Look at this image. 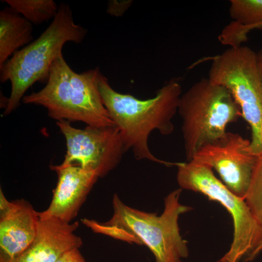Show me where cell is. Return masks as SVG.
<instances>
[{"instance_id":"6da1fadb","label":"cell","mask_w":262,"mask_h":262,"mask_svg":"<svg viewBox=\"0 0 262 262\" xmlns=\"http://www.w3.org/2000/svg\"><path fill=\"white\" fill-rule=\"evenodd\" d=\"M182 190L179 188L167 195L160 215L130 207L115 194L113 213L109 220L99 222L84 218L81 222L95 233L146 246L156 262H180L188 256L189 250L187 242L180 235L178 221L181 214L193 209L180 203Z\"/></svg>"},{"instance_id":"7a4b0ae2","label":"cell","mask_w":262,"mask_h":262,"mask_svg":"<svg viewBox=\"0 0 262 262\" xmlns=\"http://www.w3.org/2000/svg\"><path fill=\"white\" fill-rule=\"evenodd\" d=\"M98 88L103 104L118 130L126 152L131 150L137 160L174 165V163L161 160L151 152L148 139L155 130L164 135L173 132L172 119L178 112L182 95L180 80H170L154 97L146 99L115 91L102 74Z\"/></svg>"},{"instance_id":"3957f363","label":"cell","mask_w":262,"mask_h":262,"mask_svg":"<svg viewBox=\"0 0 262 262\" xmlns=\"http://www.w3.org/2000/svg\"><path fill=\"white\" fill-rule=\"evenodd\" d=\"M101 74L98 67L77 73L62 55L52 63L45 86L24 96L22 102L45 107L49 116L57 121H81L97 127L114 126L99 92Z\"/></svg>"},{"instance_id":"277c9868","label":"cell","mask_w":262,"mask_h":262,"mask_svg":"<svg viewBox=\"0 0 262 262\" xmlns=\"http://www.w3.org/2000/svg\"><path fill=\"white\" fill-rule=\"evenodd\" d=\"M87 30L75 23L70 6L61 2L55 17L35 40L16 51L0 68L1 83L10 81L11 92L4 110L7 115L16 108L25 92L36 82H46L53 61L62 55L68 42L81 43Z\"/></svg>"},{"instance_id":"5b68a950","label":"cell","mask_w":262,"mask_h":262,"mask_svg":"<svg viewBox=\"0 0 262 262\" xmlns=\"http://www.w3.org/2000/svg\"><path fill=\"white\" fill-rule=\"evenodd\" d=\"M178 112L187 161L205 145L225 137L228 125L241 115L228 90L208 78L201 79L182 94Z\"/></svg>"},{"instance_id":"8992f818","label":"cell","mask_w":262,"mask_h":262,"mask_svg":"<svg viewBox=\"0 0 262 262\" xmlns=\"http://www.w3.org/2000/svg\"><path fill=\"white\" fill-rule=\"evenodd\" d=\"M180 188L199 193L221 204L230 213L233 234L229 249L218 262H245L262 237V226L245 199L231 192L213 173V169L194 160L176 163Z\"/></svg>"},{"instance_id":"52a82bcc","label":"cell","mask_w":262,"mask_h":262,"mask_svg":"<svg viewBox=\"0 0 262 262\" xmlns=\"http://www.w3.org/2000/svg\"><path fill=\"white\" fill-rule=\"evenodd\" d=\"M208 79L230 92L250 127L251 152L262 154V80L257 52L247 46L230 47L212 58Z\"/></svg>"},{"instance_id":"ba28073f","label":"cell","mask_w":262,"mask_h":262,"mask_svg":"<svg viewBox=\"0 0 262 262\" xmlns=\"http://www.w3.org/2000/svg\"><path fill=\"white\" fill-rule=\"evenodd\" d=\"M70 123L64 120L56 122L67 148L64 160L56 166L77 165L104 177L119 164L126 152L118 129L115 126H87L79 129Z\"/></svg>"},{"instance_id":"9c48e42d","label":"cell","mask_w":262,"mask_h":262,"mask_svg":"<svg viewBox=\"0 0 262 262\" xmlns=\"http://www.w3.org/2000/svg\"><path fill=\"white\" fill-rule=\"evenodd\" d=\"M257 159L250 141L227 132L222 139L201 147L191 160L214 169L231 192L245 199Z\"/></svg>"},{"instance_id":"30bf717a","label":"cell","mask_w":262,"mask_h":262,"mask_svg":"<svg viewBox=\"0 0 262 262\" xmlns=\"http://www.w3.org/2000/svg\"><path fill=\"white\" fill-rule=\"evenodd\" d=\"M39 212L24 199L10 201L0 189V262H17L32 243Z\"/></svg>"},{"instance_id":"8fae6325","label":"cell","mask_w":262,"mask_h":262,"mask_svg":"<svg viewBox=\"0 0 262 262\" xmlns=\"http://www.w3.org/2000/svg\"><path fill=\"white\" fill-rule=\"evenodd\" d=\"M50 167L57 172L58 181L49 207L39 213V215L54 217L71 223L99 177L95 172L77 165Z\"/></svg>"},{"instance_id":"7c38bea8","label":"cell","mask_w":262,"mask_h":262,"mask_svg":"<svg viewBox=\"0 0 262 262\" xmlns=\"http://www.w3.org/2000/svg\"><path fill=\"white\" fill-rule=\"evenodd\" d=\"M78 226L77 221L39 215L35 237L17 262H56L66 252L80 248L82 240L74 233Z\"/></svg>"},{"instance_id":"4fadbf2b","label":"cell","mask_w":262,"mask_h":262,"mask_svg":"<svg viewBox=\"0 0 262 262\" xmlns=\"http://www.w3.org/2000/svg\"><path fill=\"white\" fill-rule=\"evenodd\" d=\"M33 24L9 6L0 11V68L17 49L33 39Z\"/></svg>"},{"instance_id":"5bb4252c","label":"cell","mask_w":262,"mask_h":262,"mask_svg":"<svg viewBox=\"0 0 262 262\" xmlns=\"http://www.w3.org/2000/svg\"><path fill=\"white\" fill-rule=\"evenodd\" d=\"M32 24L39 25L56 16L59 5L53 0H2Z\"/></svg>"},{"instance_id":"9a60e30c","label":"cell","mask_w":262,"mask_h":262,"mask_svg":"<svg viewBox=\"0 0 262 262\" xmlns=\"http://www.w3.org/2000/svg\"><path fill=\"white\" fill-rule=\"evenodd\" d=\"M229 12L239 26L256 25L262 22V0H231Z\"/></svg>"},{"instance_id":"2e32d148","label":"cell","mask_w":262,"mask_h":262,"mask_svg":"<svg viewBox=\"0 0 262 262\" xmlns=\"http://www.w3.org/2000/svg\"><path fill=\"white\" fill-rule=\"evenodd\" d=\"M245 200L255 218L262 226V154L257 156Z\"/></svg>"},{"instance_id":"e0dca14e","label":"cell","mask_w":262,"mask_h":262,"mask_svg":"<svg viewBox=\"0 0 262 262\" xmlns=\"http://www.w3.org/2000/svg\"><path fill=\"white\" fill-rule=\"evenodd\" d=\"M56 262H86L79 248L71 250L61 257Z\"/></svg>"},{"instance_id":"ac0fdd59","label":"cell","mask_w":262,"mask_h":262,"mask_svg":"<svg viewBox=\"0 0 262 262\" xmlns=\"http://www.w3.org/2000/svg\"><path fill=\"white\" fill-rule=\"evenodd\" d=\"M262 251V237L253 251L248 256L247 261H252Z\"/></svg>"},{"instance_id":"d6986e66","label":"cell","mask_w":262,"mask_h":262,"mask_svg":"<svg viewBox=\"0 0 262 262\" xmlns=\"http://www.w3.org/2000/svg\"><path fill=\"white\" fill-rule=\"evenodd\" d=\"M258 57V62L261 76L262 80V49L257 52Z\"/></svg>"},{"instance_id":"ffe728a7","label":"cell","mask_w":262,"mask_h":262,"mask_svg":"<svg viewBox=\"0 0 262 262\" xmlns=\"http://www.w3.org/2000/svg\"><path fill=\"white\" fill-rule=\"evenodd\" d=\"M262 28V22L257 24L256 25L251 26L250 27H246L245 28L246 31L249 33L250 31L255 29H261Z\"/></svg>"},{"instance_id":"44dd1931","label":"cell","mask_w":262,"mask_h":262,"mask_svg":"<svg viewBox=\"0 0 262 262\" xmlns=\"http://www.w3.org/2000/svg\"></svg>"}]
</instances>
